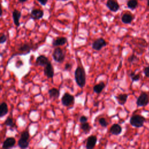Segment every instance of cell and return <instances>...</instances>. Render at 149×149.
<instances>
[{
  "label": "cell",
  "instance_id": "obj_36",
  "mask_svg": "<svg viewBox=\"0 0 149 149\" xmlns=\"http://www.w3.org/2000/svg\"><path fill=\"white\" fill-rule=\"evenodd\" d=\"M28 0H18V1L20 3H23V2H25L26 1H27Z\"/></svg>",
  "mask_w": 149,
  "mask_h": 149
},
{
  "label": "cell",
  "instance_id": "obj_38",
  "mask_svg": "<svg viewBox=\"0 0 149 149\" xmlns=\"http://www.w3.org/2000/svg\"><path fill=\"white\" fill-rule=\"evenodd\" d=\"M62 1H68V0H62Z\"/></svg>",
  "mask_w": 149,
  "mask_h": 149
},
{
  "label": "cell",
  "instance_id": "obj_21",
  "mask_svg": "<svg viewBox=\"0 0 149 149\" xmlns=\"http://www.w3.org/2000/svg\"><path fill=\"white\" fill-rule=\"evenodd\" d=\"M8 113V105L5 102H2L0 104V117L5 116Z\"/></svg>",
  "mask_w": 149,
  "mask_h": 149
},
{
  "label": "cell",
  "instance_id": "obj_10",
  "mask_svg": "<svg viewBox=\"0 0 149 149\" xmlns=\"http://www.w3.org/2000/svg\"><path fill=\"white\" fill-rule=\"evenodd\" d=\"M107 7L112 12H117L120 8L118 3L115 0H108L106 3Z\"/></svg>",
  "mask_w": 149,
  "mask_h": 149
},
{
  "label": "cell",
  "instance_id": "obj_32",
  "mask_svg": "<svg viewBox=\"0 0 149 149\" xmlns=\"http://www.w3.org/2000/svg\"><path fill=\"white\" fill-rule=\"evenodd\" d=\"M72 68V65L70 63H67L65 64V70H68V71H70Z\"/></svg>",
  "mask_w": 149,
  "mask_h": 149
},
{
  "label": "cell",
  "instance_id": "obj_9",
  "mask_svg": "<svg viewBox=\"0 0 149 149\" xmlns=\"http://www.w3.org/2000/svg\"><path fill=\"white\" fill-rule=\"evenodd\" d=\"M44 16V11L40 9H34L31 11L30 17L33 20H39Z\"/></svg>",
  "mask_w": 149,
  "mask_h": 149
},
{
  "label": "cell",
  "instance_id": "obj_22",
  "mask_svg": "<svg viewBox=\"0 0 149 149\" xmlns=\"http://www.w3.org/2000/svg\"><path fill=\"white\" fill-rule=\"evenodd\" d=\"M48 94L50 98H52L54 99H57L59 97L60 92H59V90H58L57 88H52L48 90Z\"/></svg>",
  "mask_w": 149,
  "mask_h": 149
},
{
  "label": "cell",
  "instance_id": "obj_33",
  "mask_svg": "<svg viewBox=\"0 0 149 149\" xmlns=\"http://www.w3.org/2000/svg\"><path fill=\"white\" fill-rule=\"evenodd\" d=\"M23 65V62H22L21 60H18V61H17L16 62V66L17 68H20V67H21Z\"/></svg>",
  "mask_w": 149,
  "mask_h": 149
},
{
  "label": "cell",
  "instance_id": "obj_12",
  "mask_svg": "<svg viewBox=\"0 0 149 149\" xmlns=\"http://www.w3.org/2000/svg\"><path fill=\"white\" fill-rule=\"evenodd\" d=\"M97 141V138L95 136L91 135L89 136L87 139V141H86V148L87 149H92L94 148V147L96 145Z\"/></svg>",
  "mask_w": 149,
  "mask_h": 149
},
{
  "label": "cell",
  "instance_id": "obj_6",
  "mask_svg": "<svg viewBox=\"0 0 149 149\" xmlns=\"http://www.w3.org/2000/svg\"><path fill=\"white\" fill-rule=\"evenodd\" d=\"M149 102V97L146 93L143 92L138 97L136 100V105L137 107H145Z\"/></svg>",
  "mask_w": 149,
  "mask_h": 149
},
{
  "label": "cell",
  "instance_id": "obj_24",
  "mask_svg": "<svg viewBox=\"0 0 149 149\" xmlns=\"http://www.w3.org/2000/svg\"><path fill=\"white\" fill-rule=\"evenodd\" d=\"M80 128L81 129V130L85 133H87L90 132V129H91V127L90 126V124L87 122L85 123H82L80 125Z\"/></svg>",
  "mask_w": 149,
  "mask_h": 149
},
{
  "label": "cell",
  "instance_id": "obj_37",
  "mask_svg": "<svg viewBox=\"0 0 149 149\" xmlns=\"http://www.w3.org/2000/svg\"><path fill=\"white\" fill-rule=\"evenodd\" d=\"M147 6L149 7V0H147Z\"/></svg>",
  "mask_w": 149,
  "mask_h": 149
},
{
  "label": "cell",
  "instance_id": "obj_16",
  "mask_svg": "<svg viewBox=\"0 0 149 149\" xmlns=\"http://www.w3.org/2000/svg\"><path fill=\"white\" fill-rule=\"evenodd\" d=\"M33 48V45L30 44H24L21 45L19 48V51L21 53L20 54H27L30 52Z\"/></svg>",
  "mask_w": 149,
  "mask_h": 149
},
{
  "label": "cell",
  "instance_id": "obj_4",
  "mask_svg": "<svg viewBox=\"0 0 149 149\" xmlns=\"http://www.w3.org/2000/svg\"><path fill=\"white\" fill-rule=\"evenodd\" d=\"M52 57L54 61L58 63H62L65 59V53L60 47H56L54 50Z\"/></svg>",
  "mask_w": 149,
  "mask_h": 149
},
{
  "label": "cell",
  "instance_id": "obj_29",
  "mask_svg": "<svg viewBox=\"0 0 149 149\" xmlns=\"http://www.w3.org/2000/svg\"><path fill=\"white\" fill-rule=\"evenodd\" d=\"M7 40L6 36L4 33H0V44L5 43Z\"/></svg>",
  "mask_w": 149,
  "mask_h": 149
},
{
  "label": "cell",
  "instance_id": "obj_25",
  "mask_svg": "<svg viewBox=\"0 0 149 149\" xmlns=\"http://www.w3.org/2000/svg\"><path fill=\"white\" fill-rule=\"evenodd\" d=\"M129 76H130L132 81H137L140 79V74H136L134 72H131L129 73Z\"/></svg>",
  "mask_w": 149,
  "mask_h": 149
},
{
  "label": "cell",
  "instance_id": "obj_18",
  "mask_svg": "<svg viewBox=\"0 0 149 149\" xmlns=\"http://www.w3.org/2000/svg\"><path fill=\"white\" fill-rule=\"evenodd\" d=\"M133 19H134V16L129 13H125L121 17V20L122 23H123L124 24L131 23Z\"/></svg>",
  "mask_w": 149,
  "mask_h": 149
},
{
  "label": "cell",
  "instance_id": "obj_27",
  "mask_svg": "<svg viewBox=\"0 0 149 149\" xmlns=\"http://www.w3.org/2000/svg\"><path fill=\"white\" fill-rule=\"evenodd\" d=\"M98 122H99V124H100L102 127H107V126L108 125V122L107 121V120H106L104 118H101L99 119Z\"/></svg>",
  "mask_w": 149,
  "mask_h": 149
},
{
  "label": "cell",
  "instance_id": "obj_28",
  "mask_svg": "<svg viewBox=\"0 0 149 149\" xmlns=\"http://www.w3.org/2000/svg\"><path fill=\"white\" fill-rule=\"evenodd\" d=\"M137 60H138V58H137V56H136L135 55H134V54H132V55H131L130 56H129L128 57V58H127V61H128L129 63H130L134 62V61H137Z\"/></svg>",
  "mask_w": 149,
  "mask_h": 149
},
{
  "label": "cell",
  "instance_id": "obj_34",
  "mask_svg": "<svg viewBox=\"0 0 149 149\" xmlns=\"http://www.w3.org/2000/svg\"><path fill=\"white\" fill-rule=\"evenodd\" d=\"M37 1L42 6H45L48 1V0H37Z\"/></svg>",
  "mask_w": 149,
  "mask_h": 149
},
{
  "label": "cell",
  "instance_id": "obj_30",
  "mask_svg": "<svg viewBox=\"0 0 149 149\" xmlns=\"http://www.w3.org/2000/svg\"><path fill=\"white\" fill-rule=\"evenodd\" d=\"M88 120V118L85 115H81L79 118V121L81 123L87 122Z\"/></svg>",
  "mask_w": 149,
  "mask_h": 149
},
{
  "label": "cell",
  "instance_id": "obj_8",
  "mask_svg": "<svg viewBox=\"0 0 149 149\" xmlns=\"http://www.w3.org/2000/svg\"><path fill=\"white\" fill-rule=\"evenodd\" d=\"M44 73L48 78H52L54 75V70L51 62L49 61L47 65L44 66Z\"/></svg>",
  "mask_w": 149,
  "mask_h": 149
},
{
  "label": "cell",
  "instance_id": "obj_5",
  "mask_svg": "<svg viewBox=\"0 0 149 149\" xmlns=\"http://www.w3.org/2000/svg\"><path fill=\"white\" fill-rule=\"evenodd\" d=\"M61 102L65 107H70L74 102V97L68 93H65L61 98Z\"/></svg>",
  "mask_w": 149,
  "mask_h": 149
},
{
  "label": "cell",
  "instance_id": "obj_35",
  "mask_svg": "<svg viewBox=\"0 0 149 149\" xmlns=\"http://www.w3.org/2000/svg\"><path fill=\"white\" fill-rule=\"evenodd\" d=\"M2 14H3V10H2V6H1V4H0V17L2 16Z\"/></svg>",
  "mask_w": 149,
  "mask_h": 149
},
{
  "label": "cell",
  "instance_id": "obj_39",
  "mask_svg": "<svg viewBox=\"0 0 149 149\" xmlns=\"http://www.w3.org/2000/svg\"><path fill=\"white\" fill-rule=\"evenodd\" d=\"M141 1H142V0H141Z\"/></svg>",
  "mask_w": 149,
  "mask_h": 149
},
{
  "label": "cell",
  "instance_id": "obj_11",
  "mask_svg": "<svg viewBox=\"0 0 149 149\" xmlns=\"http://www.w3.org/2000/svg\"><path fill=\"white\" fill-rule=\"evenodd\" d=\"M49 62L48 58L44 55H39L36 60V65L44 67Z\"/></svg>",
  "mask_w": 149,
  "mask_h": 149
},
{
  "label": "cell",
  "instance_id": "obj_15",
  "mask_svg": "<svg viewBox=\"0 0 149 149\" xmlns=\"http://www.w3.org/2000/svg\"><path fill=\"white\" fill-rule=\"evenodd\" d=\"M122 128L120 126V125L118 123L113 124L109 129L110 133L115 136L119 135L122 133Z\"/></svg>",
  "mask_w": 149,
  "mask_h": 149
},
{
  "label": "cell",
  "instance_id": "obj_3",
  "mask_svg": "<svg viewBox=\"0 0 149 149\" xmlns=\"http://www.w3.org/2000/svg\"><path fill=\"white\" fill-rule=\"evenodd\" d=\"M30 134L28 131L22 133L20 138L18 141V146L20 148H26L29 146Z\"/></svg>",
  "mask_w": 149,
  "mask_h": 149
},
{
  "label": "cell",
  "instance_id": "obj_31",
  "mask_svg": "<svg viewBox=\"0 0 149 149\" xmlns=\"http://www.w3.org/2000/svg\"><path fill=\"white\" fill-rule=\"evenodd\" d=\"M143 73L144 74V75L147 77L149 78V66H146L143 69Z\"/></svg>",
  "mask_w": 149,
  "mask_h": 149
},
{
  "label": "cell",
  "instance_id": "obj_26",
  "mask_svg": "<svg viewBox=\"0 0 149 149\" xmlns=\"http://www.w3.org/2000/svg\"><path fill=\"white\" fill-rule=\"evenodd\" d=\"M4 124L7 126H10V127H14L15 123H13V120L11 117H8L5 121Z\"/></svg>",
  "mask_w": 149,
  "mask_h": 149
},
{
  "label": "cell",
  "instance_id": "obj_23",
  "mask_svg": "<svg viewBox=\"0 0 149 149\" xmlns=\"http://www.w3.org/2000/svg\"><path fill=\"white\" fill-rule=\"evenodd\" d=\"M127 6L128 8L134 10L138 6V2L137 0H129L126 3Z\"/></svg>",
  "mask_w": 149,
  "mask_h": 149
},
{
  "label": "cell",
  "instance_id": "obj_19",
  "mask_svg": "<svg viewBox=\"0 0 149 149\" xmlns=\"http://www.w3.org/2000/svg\"><path fill=\"white\" fill-rule=\"evenodd\" d=\"M128 95L127 94H120L115 96V98L117 100L119 104L123 105L127 101Z\"/></svg>",
  "mask_w": 149,
  "mask_h": 149
},
{
  "label": "cell",
  "instance_id": "obj_2",
  "mask_svg": "<svg viewBox=\"0 0 149 149\" xmlns=\"http://www.w3.org/2000/svg\"><path fill=\"white\" fill-rule=\"evenodd\" d=\"M146 118L141 115H133L131 116L129 122L130 124L135 127H141L144 125Z\"/></svg>",
  "mask_w": 149,
  "mask_h": 149
},
{
  "label": "cell",
  "instance_id": "obj_14",
  "mask_svg": "<svg viewBox=\"0 0 149 149\" xmlns=\"http://www.w3.org/2000/svg\"><path fill=\"white\" fill-rule=\"evenodd\" d=\"M22 16V13L20 10L17 9H14L12 12V18L14 24L19 27L20 26V19Z\"/></svg>",
  "mask_w": 149,
  "mask_h": 149
},
{
  "label": "cell",
  "instance_id": "obj_7",
  "mask_svg": "<svg viewBox=\"0 0 149 149\" xmlns=\"http://www.w3.org/2000/svg\"><path fill=\"white\" fill-rule=\"evenodd\" d=\"M107 45V41L102 38H99L95 40L92 44V48L95 51H100L102 48Z\"/></svg>",
  "mask_w": 149,
  "mask_h": 149
},
{
  "label": "cell",
  "instance_id": "obj_13",
  "mask_svg": "<svg viewBox=\"0 0 149 149\" xmlns=\"http://www.w3.org/2000/svg\"><path fill=\"white\" fill-rule=\"evenodd\" d=\"M16 144V139L14 137H8L3 141L2 144V148L5 149L13 147Z\"/></svg>",
  "mask_w": 149,
  "mask_h": 149
},
{
  "label": "cell",
  "instance_id": "obj_1",
  "mask_svg": "<svg viewBox=\"0 0 149 149\" xmlns=\"http://www.w3.org/2000/svg\"><path fill=\"white\" fill-rule=\"evenodd\" d=\"M74 79L76 84L80 88H83L86 85V71L82 66H77L74 71Z\"/></svg>",
  "mask_w": 149,
  "mask_h": 149
},
{
  "label": "cell",
  "instance_id": "obj_20",
  "mask_svg": "<svg viewBox=\"0 0 149 149\" xmlns=\"http://www.w3.org/2000/svg\"><path fill=\"white\" fill-rule=\"evenodd\" d=\"M105 87V83L103 81H100L97 84H95L94 86V87L93 88V91L96 94H100L102 91V90H104Z\"/></svg>",
  "mask_w": 149,
  "mask_h": 149
},
{
  "label": "cell",
  "instance_id": "obj_17",
  "mask_svg": "<svg viewBox=\"0 0 149 149\" xmlns=\"http://www.w3.org/2000/svg\"><path fill=\"white\" fill-rule=\"evenodd\" d=\"M68 41V40L66 37H58L55 40H54L52 41V45L54 47H59V46H62L65 45Z\"/></svg>",
  "mask_w": 149,
  "mask_h": 149
}]
</instances>
